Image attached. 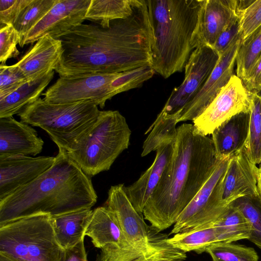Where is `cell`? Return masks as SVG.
<instances>
[{
	"label": "cell",
	"mask_w": 261,
	"mask_h": 261,
	"mask_svg": "<svg viewBox=\"0 0 261 261\" xmlns=\"http://www.w3.org/2000/svg\"><path fill=\"white\" fill-rule=\"evenodd\" d=\"M63 52L55 70L60 76L109 74L151 66L153 36L145 0L108 26L82 23L60 38Z\"/></svg>",
	"instance_id": "1"
},
{
	"label": "cell",
	"mask_w": 261,
	"mask_h": 261,
	"mask_svg": "<svg viewBox=\"0 0 261 261\" xmlns=\"http://www.w3.org/2000/svg\"><path fill=\"white\" fill-rule=\"evenodd\" d=\"M219 160L211 138L192 124L177 127L172 157L145 205L144 219L159 232L174 224Z\"/></svg>",
	"instance_id": "2"
},
{
	"label": "cell",
	"mask_w": 261,
	"mask_h": 261,
	"mask_svg": "<svg viewBox=\"0 0 261 261\" xmlns=\"http://www.w3.org/2000/svg\"><path fill=\"white\" fill-rule=\"evenodd\" d=\"M53 166L29 185L0 201V225L38 215L57 216L91 208L97 196L91 179L59 148Z\"/></svg>",
	"instance_id": "3"
},
{
	"label": "cell",
	"mask_w": 261,
	"mask_h": 261,
	"mask_svg": "<svg viewBox=\"0 0 261 261\" xmlns=\"http://www.w3.org/2000/svg\"><path fill=\"white\" fill-rule=\"evenodd\" d=\"M153 40L151 67L167 79L183 71L197 47L204 0H145Z\"/></svg>",
	"instance_id": "4"
},
{
	"label": "cell",
	"mask_w": 261,
	"mask_h": 261,
	"mask_svg": "<svg viewBox=\"0 0 261 261\" xmlns=\"http://www.w3.org/2000/svg\"><path fill=\"white\" fill-rule=\"evenodd\" d=\"M100 112L90 100L56 104L39 98L17 115L21 122L46 131L59 148L68 151L93 127Z\"/></svg>",
	"instance_id": "5"
},
{
	"label": "cell",
	"mask_w": 261,
	"mask_h": 261,
	"mask_svg": "<svg viewBox=\"0 0 261 261\" xmlns=\"http://www.w3.org/2000/svg\"><path fill=\"white\" fill-rule=\"evenodd\" d=\"M131 130L118 111H100L90 130L67 151L90 177L110 169L129 144Z\"/></svg>",
	"instance_id": "6"
},
{
	"label": "cell",
	"mask_w": 261,
	"mask_h": 261,
	"mask_svg": "<svg viewBox=\"0 0 261 261\" xmlns=\"http://www.w3.org/2000/svg\"><path fill=\"white\" fill-rule=\"evenodd\" d=\"M51 216H30L0 225V254L15 261H61Z\"/></svg>",
	"instance_id": "7"
},
{
	"label": "cell",
	"mask_w": 261,
	"mask_h": 261,
	"mask_svg": "<svg viewBox=\"0 0 261 261\" xmlns=\"http://www.w3.org/2000/svg\"><path fill=\"white\" fill-rule=\"evenodd\" d=\"M124 186L123 184L111 186L106 206L115 215L130 246L145 254L171 246L167 242L168 236L148 225L143 215L135 210L124 191Z\"/></svg>",
	"instance_id": "8"
},
{
	"label": "cell",
	"mask_w": 261,
	"mask_h": 261,
	"mask_svg": "<svg viewBox=\"0 0 261 261\" xmlns=\"http://www.w3.org/2000/svg\"><path fill=\"white\" fill-rule=\"evenodd\" d=\"M231 156L219 160L213 172L181 213L169 235L213 226L226 211L230 204L221 201L220 186Z\"/></svg>",
	"instance_id": "9"
},
{
	"label": "cell",
	"mask_w": 261,
	"mask_h": 261,
	"mask_svg": "<svg viewBox=\"0 0 261 261\" xmlns=\"http://www.w3.org/2000/svg\"><path fill=\"white\" fill-rule=\"evenodd\" d=\"M121 73L60 76L42 95L51 103L90 100L102 109L116 95L111 84Z\"/></svg>",
	"instance_id": "10"
},
{
	"label": "cell",
	"mask_w": 261,
	"mask_h": 261,
	"mask_svg": "<svg viewBox=\"0 0 261 261\" xmlns=\"http://www.w3.org/2000/svg\"><path fill=\"white\" fill-rule=\"evenodd\" d=\"M219 56L207 45L195 48L185 66V77L181 84L173 89L161 113L179 114L200 91L217 65Z\"/></svg>",
	"instance_id": "11"
},
{
	"label": "cell",
	"mask_w": 261,
	"mask_h": 261,
	"mask_svg": "<svg viewBox=\"0 0 261 261\" xmlns=\"http://www.w3.org/2000/svg\"><path fill=\"white\" fill-rule=\"evenodd\" d=\"M250 91L243 81L234 74L228 83L193 121L196 129L208 136L232 117L243 112H249Z\"/></svg>",
	"instance_id": "12"
},
{
	"label": "cell",
	"mask_w": 261,
	"mask_h": 261,
	"mask_svg": "<svg viewBox=\"0 0 261 261\" xmlns=\"http://www.w3.org/2000/svg\"><path fill=\"white\" fill-rule=\"evenodd\" d=\"M91 0H57L46 15L24 37L20 44L33 43L45 35L59 39L82 24Z\"/></svg>",
	"instance_id": "13"
},
{
	"label": "cell",
	"mask_w": 261,
	"mask_h": 261,
	"mask_svg": "<svg viewBox=\"0 0 261 261\" xmlns=\"http://www.w3.org/2000/svg\"><path fill=\"white\" fill-rule=\"evenodd\" d=\"M56 157L0 156V201L31 183L54 164Z\"/></svg>",
	"instance_id": "14"
},
{
	"label": "cell",
	"mask_w": 261,
	"mask_h": 261,
	"mask_svg": "<svg viewBox=\"0 0 261 261\" xmlns=\"http://www.w3.org/2000/svg\"><path fill=\"white\" fill-rule=\"evenodd\" d=\"M241 37L219 57L215 67L197 94L182 110L178 122L193 121L212 102L223 87L234 75V67Z\"/></svg>",
	"instance_id": "15"
},
{
	"label": "cell",
	"mask_w": 261,
	"mask_h": 261,
	"mask_svg": "<svg viewBox=\"0 0 261 261\" xmlns=\"http://www.w3.org/2000/svg\"><path fill=\"white\" fill-rule=\"evenodd\" d=\"M256 165L249 158L244 146L232 154L221 180V201L229 205L238 198L259 195L257 187Z\"/></svg>",
	"instance_id": "16"
},
{
	"label": "cell",
	"mask_w": 261,
	"mask_h": 261,
	"mask_svg": "<svg viewBox=\"0 0 261 261\" xmlns=\"http://www.w3.org/2000/svg\"><path fill=\"white\" fill-rule=\"evenodd\" d=\"M44 142L37 131L12 116L0 118V156L40 153Z\"/></svg>",
	"instance_id": "17"
},
{
	"label": "cell",
	"mask_w": 261,
	"mask_h": 261,
	"mask_svg": "<svg viewBox=\"0 0 261 261\" xmlns=\"http://www.w3.org/2000/svg\"><path fill=\"white\" fill-rule=\"evenodd\" d=\"M238 19L237 0H204L198 32V46L213 48L220 34Z\"/></svg>",
	"instance_id": "18"
},
{
	"label": "cell",
	"mask_w": 261,
	"mask_h": 261,
	"mask_svg": "<svg viewBox=\"0 0 261 261\" xmlns=\"http://www.w3.org/2000/svg\"><path fill=\"white\" fill-rule=\"evenodd\" d=\"M174 142L164 144L156 150L154 161L132 185L124 186V191L134 207L142 214L145 205L158 184L172 157Z\"/></svg>",
	"instance_id": "19"
},
{
	"label": "cell",
	"mask_w": 261,
	"mask_h": 261,
	"mask_svg": "<svg viewBox=\"0 0 261 261\" xmlns=\"http://www.w3.org/2000/svg\"><path fill=\"white\" fill-rule=\"evenodd\" d=\"M63 52L60 39L45 35L16 65L24 73L28 81L37 78L57 67Z\"/></svg>",
	"instance_id": "20"
},
{
	"label": "cell",
	"mask_w": 261,
	"mask_h": 261,
	"mask_svg": "<svg viewBox=\"0 0 261 261\" xmlns=\"http://www.w3.org/2000/svg\"><path fill=\"white\" fill-rule=\"evenodd\" d=\"M249 117V112L239 113L214 130L211 138L218 159L231 156L244 146L248 136Z\"/></svg>",
	"instance_id": "21"
},
{
	"label": "cell",
	"mask_w": 261,
	"mask_h": 261,
	"mask_svg": "<svg viewBox=\"0 0 261 261\" xmlns=\"http://www.w3.org/2000/svg\"><path fill=\"white\" fill-rule=\"evenodd\" d=\"M92 212L91 208H85L51 216L56 238L63 249L84 241Z\"/></svg>",
	"instance_id": "22"
},
{
	"label": "cell",
	"mask_w": 261,
	"mask_h": 261,
	"mask_svg": "<svg viewBox=\"0 0 261 261\" xmlns=\"http://www.w3.org/2000/svg\"><path fill=\"white\" fill-rule=\"evenodd\" d=\"M54 70L29 81L17 90L0 99V118L18 114L27 105L39 98L54 76Z\"/></svg>",
	"instance_id": "23"
},
{
	"label": "cell",
	"mask_w": 261,
	"mask_h": 261,
	"mask_svg": "<svg viewBox=\"0 0 261 261\" xmlns=\"http://www.w3.org/2000/svg\"><path fill=\"white\" fill-rule=\"evenodd\" d=\"M213 226L218 232L219 243L248 240L251 235V225L250 222L231 203Z\"/></svg>",
	"instance_id": "24"
},
{
	"label": "cell",
	"mask_w": 261,
	"mask_h": 261,
	"mask_svg": "<svg viewBox=\"0 0 261 261\" xmlns=\"http://www.w3.org/2000/svg\"><path fill=\"white\" fill-rule=\"evenodd\" d=\"M167 242L173 247L186 253L205 252L211 246L218 244L219 235L214 226L179 232L168 238Z\"/></svg>",
	"instance_id": "25"
},
{
	"label": "cell",
	"mask_w": 261,
	"mask_h": 261,
	"mask_svg": "<svg viewBox=\"0 0 261 261\" xmlns=\"http://www.w3.org/2000/svg\"><path fill=\"white\" fill-rule=\"evenodd\" d=\"M180 117L179 114L167 115L160 113L156 119L147 129L150 131L144 142L141 156H144L156 149L164 144L174 142L177 136L176 124Z\"/></svg>",
	"instance_id": "26"
},
{
	"label": "cell",
	"mask_w": 261,
	"mask_h": 261,
	"mask_svg": "<svg viewBox=\"0 0 261 261\" xmlns=\"http://www.w3.org/2000/svg\"><path fill=\"white\" fill-rule=\"evenodd\" d=\"M133 0H91L86 19L108 25L111 20L125 18L133 12Z\"/></svg>",
	"instance_id": "27"
},
{
	"label": "cell",
	"mask_w": 261,
	"mask_h": 261,
	"mask_svg": "<svg viewBox=\"0 0 261 261\" xmlns=\"http://www.w3.org/2000/svg\"><path fill=\"white\" fill-rule=\"evenodd\" d=\"M261 58V27L244 40L238 50L236 63L237 76L244 83L251 76Z\"/></svg>",
	"instance_id": "28"
},
{
	"label": "cell",
	"mask_w": 261,
	"mask_h": 261,
	"mask_svg": "<svg viewBox=\"0 0 261 261\" xmlns=\"http://www.w3.org/2000/svg\"><path fill=\"white\" fill-rule=\"evenodd\" d=\"M249 122L247 138L244 145L252 162H261V95L256 92L250 93Z\"/></svg>",
	"instance_id": "29"
},
{
	"label": "cell",
	"mask_w": 261,
	"mask_h": 261,
	"mask_svg": "<svg viewBox=\"0 0 261 261\" xmlns=\"http://www.w3.org/2000/svg\"><path fill=\"white\" fill-rule=\"evenodd\" d=\"M57 1L32 0L22 10L13 24L19 34L21 41L29 32L46 15Z\"/></svg>",
	"instance_id": "30"
},
{
	"label": "cell",
	"mask_w": 261,
	"mask_h": 261,
	"mask_svg": "<svg viewBox=\"0 0 261 261\" xmlns=\"http://www.w3.org/2000/svg\"><path fill=\"white\" fill-rule=\"evenodd\" d=\"M231 204L242 212L251 225V235L248 240L261 249L260 196H244L234 200Z\"/></svg>",
	"instance_id": "31"
},
{
	"label": "cell",
	"mask_w": 261,
	"mask_h": 261,
	"mask_svg": "<svg viewBox=\"0 0 261 261\" xmlns=\"http://www.w3.org/2000/svg\"><path fill=\"white\" fill-rule=\"evenodd\" d=\"M212 261H258V256L254 248L232 243H218L206 251Z\"/></svg>",
	"instance_id": "32"
},
{
	"label": "cell",
	"mask_w": 261,
	"mask_h": 261,
	"mask_svg": "<svg viewBox=\"0 0 261 261\" xmlns=\"http://www.w3.org/2000/svg\"><path fill=\"white\" fill-rule=\"evenodd\" d=\"M155 71L150 66H141L122 72L113 81L111 86L116 95L131 89L140 87L150 79Z\"/></svg>",
	"instance_id": "33"
},
{
	"label": "cell",
	"mask_w": 261,
	"mask_h": 261,
	"mask_svg": "<svg viewBox=\"0 0 261 261\" xmlns=\"http://www.w3.org/2000/svg\"><path fill=\"white\" fill-rule=\"evenodd\" d=\"M21 69L16 64L0 65V99L15 91L28 82Z\"/></svg>",
	"instance_id": "34"
},
{
	"label": "cell",
	"mask_w": 261,
	"mask_h": 261,
	"mask_svg": "<svg viewBox=\"0 0 261 261\" xmlns=\"http://www.w3.org/2000/svg\"><path fill=\"white\" fill-rule=\"evenodd\" d=\"M239 20L243 41L261 27V0L253 1L239 14Z\"/></svg>",
	"instance_id": "35"
},
{
	"label": "cell",
	"mask_w": 261,
	"mask_h": 261,
	"mask_svg": "<svg viewBox=\"0 0 261 261\" xmlns=\"http://www.w3.org/2000/svg\"><path fill=\"white\" fill-rule=\"evenodd\" d=\"M21 37L13 25H6L1 27L0 31V62L5 64L10 58L16 57L20 54L17 45H20Z\"/></svg>",
	"instance_id": "36"
},
{
	"label": "cell",
	"mask_w": 261,
	"mask_h": 261,
	"mask_svg": "<svg viewBox=\"0 0 261 261\" xmlns=\"http://www.w3.org/2000/svg\"><path fill=\"white\" fill-rule=\"evenodd\" d=\"M32 0H0V22L3 24L13 25L22 11Z\"/></svg>",
	"instance_id": "37"
},
{
	"label": "cell",
	"mask_w": 261,
	"mask_h": 261,
	"mask_svg": "<svg viewBox=\"0 0 261 261\" xmlns=\"http://www.w3.org/2000/svg\"><path fill=\"white\" fill-rule=\"evenodd\" d=\"M240 37L238 19L220 34L213 48L220 57Z\"/></svg>",
	"instance_id": "38"
},
{
	"label": "cell",
	"mask_w": 261,
	"mask_h": 261,
	"mask_svg": "<svg viewBox=\"0 0 261 261\" xmlns=\"http://www.w3.org/2000/svg\"><path fill=\"white\" fill-rule=\"evenodd\" d=\"M178 259L176 251L172 248L167 247L144 255L132 261H177Z\"/></svg>",
	"instance_id": "39"
},
{
	"label": "cell",
	"mask_w": 261,
	"mask_h": 261,
	"mask_svg": "<svg viewBox=\"0 0 261 261\" xmlns=\"http://www.w3.org/2000/svg\"><path fill=\"white\" fill-rule=\"evenodd\" d=\"M61 261H88L84 241L64 250Z\"/></svg>",
	"instance_id": "40"
},
{
	"label": "cell",
	"mask_w": 261,
	"mask_h": 261,
	"mask_svg": "<svg viewBox=\"0 0 261 261\" xmlns=\"http://www.w3.org/2000/svg\"><path fill=\"white\" fill-rule=\"evenodd\" d=\"M257 187L261 197V167H259L257 171Z\"/></svg>",
	"instance_id": "41"
},
{
	"label": "cell",
	"mask_w": 261,
	"mask_h": 261,
	"mask_svg": "<svg viewBox=\"0 0 261 261\" xmlns=\"http://www.w3.org/2000/svg\"><path fill=\"white\" fill-rule=\"evenodd\" d=\"M0 261H15V260L5 256V255L0 254Z\"/></svg>",
	"instance_id": "42"
},
{
	"label": "cell",
	"mask_w": 261,
	"mask_h": 261,
	"mask_svg": "<svg viewBox=\"0 0 261 261\" xmlns=\"http://www.w3.org/2000/svg\"><path fill=\"white\" fill-rule=\"evenodd\" d=\"M260 90L261 91V82H260Z\"/></svg>",
	"instance_id": "43"
},
{
	"label": "cell",
	"mask_w": 261,
	"mask_h": 261,
	"mask_svg": "<svg viewBox=\"0 0 261 261\" xmlns=\"http://www.w3.org/2000/svg\"><path fill=\"white\" fill-rule=\"evenodd\" d=\"M259 167H261V162H260V163L259 164Z\"/></svg>",
	"instance_id": "44"
}]
</instances>
